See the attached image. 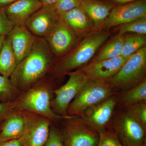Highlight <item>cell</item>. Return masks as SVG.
<instances>
[{
	"label": "cell",
	"instance_id": "ac0fdd59",
	"mask_svg": "<svg viewBox=\"0 0 146 146\" xmlns=\"http://www.w3.org/2000/svg\"><path fill=\"white\" fill-rule=\"evenodd\" d=\"M24 127L22 114L15 110L0 125V142L21 138L23 134Z\"/></svg>",
	"mask_w": 146,
	"mask_h": 146
},
{
	"label": "cell",
	"instance_id": "5bb4252c",
	"mask_svg": "<svg viewBox=\"0 0 146 146\" xmlns=\"http://www.w3.org/2000/svg\"><path fill=\"white\" fill-rule=\"evenodd\" d=\"M130 56H120L99 61H92L80 69L89 80L108 81L119 72Z\"/></svg>",
	"mask_w": 146,
	"mask_h": 146
},
{
	"label": "cell",
	"instance_id": "3957f363",
	"mask_svg": "<svg viewBox=\"0 0 146 146\" xmlns=\"http://www.w3.org/2000/svg\"><path fill=\"white\" fill-rule=\"evenodd\" d=\"M56 88L55 81L49 76H46L31 88L21 92L13 102L14 109L34 112L46 117L53 122H59L68 117L57 115L52 108L51 102Z\"/></svg>",
	"mask_w": 146,
	"mask_h": 146
},
{
	"label": "cell",
	"instance_id": "30bf717a",
	"mask_svg": "<svg viewBox=\"0 0 146 146\" xmlns=\"http://www.w3.org/2000/svg\"><path fill=\"white\" fill-rule=\"evenodd\" d=\"M78 36L63 22L58 20L44 38L56 59L68 53L78 42Z\"/></svg>",
	"mask_w": 146,
	"mask_h": 146
},
{
	"label": "cell",
	"instance_id": "9c48e42d",
	"mask_svg": "<svg viewBox=\"0 0 146 146\" xmlns=\"http://www.w3.org/2000/svg\"><path fill=\"white\" fill-rule=\"evenodd\" d=\"M20 112L25 124L22 146H44L49 136L52 121L34 112Z\"/></svg>",
	"mask_w": 146,
	"mask_h": 146
},
{
	"label": "cell",
	"instance_id": "7a4b0ae2",
	"mask_svg": "<svg viewBox=\"0 0 146 146\" xmlns=\"http://www.w3.org/2000/svg\"><path fill=\"white\" fill-rule=\"evenodd\" d=\"M110 36L103 30L94 31L77 42L63 57L56 59L48 74L55 81L62 79L68 73L86 65L99 48Z\"/></svg>",
	"mask_w": 146,
	"mask_h": 146
},
{
	"label": "cell",
	"instance_id": "6da1fadb",
	"mask_svg": "<svg viewBox=\"0 0 146 146\" xmlns=\"http://www.w3.org/2000/svg\"><path fill=\"white\" fill-rule=\"evenodd\" d=\"M56 59L44 38H36L31 51L16 66L11 81L21 92L46 76Z\"/></svg>",
	"mask_w": 146,
	"mask_h": 146
},
{
	"label": "cell",
	"instance_id": "e575fe53",
	"mask_svg": "<svg viewBox=\"0 0 146 146\" xmlns=\"http://www.w3.org/2000/svg\"><path fill=\"white\" fill-rule=\"evenodd\" d=\"M6 36H5V35H0V54H1L3 44L4 42Z\"/></svg>",
	"mask_w": 146,
	"mask_h": 146
},
{
	"label": "cell",
	"instance_id": "e0dca14e",
	"mask_svg": "<svg viewBox=\"0 0 146 146\" xmlns=\"http://www.w3.org/2000/svg\"><path fill=\"white\" fill-rule=\"evenodd\" d=\"M59 20L67 25L78 36L95 31L94 24L81 7L58 14Z\"/></svg>",
	"mask_w": 146,
	"mask_h": 146
},
{
	"label": "cell",
	"instance_id": "7402d4cb",
	"mask_svg": "<svg viewBox=\"0 0 146 146\" xmlns=\"http://www.w3.org/2000/svg\"><path fill=\"white\" fill-rule=\"evenodd\" d=\"M124 35L118 33L110 39L92 61H99L122 56Z\"/></svg>",
	"mask_w": 146,
	"mask_h": 146
},
{
	"label": "cell",
	"instance_id": "ffe728a7",
	"mask_svg": "<svg viewBox=\"0 0 146 146\" xmlns=\"http://www.w3.org/2000/svg\"><path fill=\"white\" fill-rule=\"evenodd\" d=\"M17 62L9 38L6 36L0 54V74L9 78L15 70Z\"/></svg>",
	"mask_w": 146,
	"mask_h": 146
},
{
	"label": "cell",
	"instance_id": "d6986e66",
	"mask_svg": "<svg viewBox=\"0 0 146 146\" xmlns=\"http://www.w3.org/2000/svg\"><path fill=\"white\" fill-rule=\"evenodd\" d=\"M92 21L95 30H100L113 8L112 5L97 0H81V6Z\"/></svg>",
	"mask_w": 146,
	"mask_h": 146
},
{
	"label": "cell",
	"instance_id": "d590c367",
	"mask_svg": "<svg viewBox=\"0 0 146 146\" xmlns=\"http://www.w3.org/2000/svg\"><path fill=\"white\" fill-rule=\"evenodd\" d=\"M117 2L122 3H127L132 2L136 0H114Z\"/></svg>",
	"mask_w": 146,
	"mask_h": 146
},
{
	"label": "cell",
	"instance_id": "4fadbf2b",
	"mask_svg": "<svg viewBox=\"0 0 146 146\" xmlns=\"http://www.w3.org/2000/svg\"><path fill=\"white\" fill-rule=\"evenodd\" d=\"M58 20L54 6L42 5L30 16L25 25L36 37L45 38Z\"/></svg>",
	"mask_w": 146,
	"mask_h": 146
},
{
	"label": "cell",
	"instance_id": "8d00e7d4",
	"mask_svg": "<svg viewBox=\"0 0 146 146\" xmlns=\"http://www.w3.org/2000/svg\"><path fill=\"white\" fill-rule=\"evenodd\" d=\"M0 130H1V128H0Z\"/></svg>",
	"mask_w": 146,
	"mask_h": 146
},
{
	"label": "cell",
	"instance_id": "1f68e13d",
	"mask_svg": "<svg viewBox=\"0 0 146 146\" xmlns=\"http://www.w3.org/2000/svg\"><path fill=\"white\" fill-rule=\"evenodd\" d=\"M22 137L16 140L0 142V146H22Z\"/></svg>",
	"mask_w": 146,
	"mask_h": 146
},
{
	"label": "cell",
	"instance_id": "8fae6325",
	"mask_svg": "<svg viewBox=\"0 0 146 146\" xmlns=\"http://www.w3.org/2000/svg\"><path fill=\"white\" fill-rule=\"evenodd\" d=\"M119 95L115 94L90 108L80 117L98 132L109 127L117 106Z\"/></svg>",
	"mask_w": 146,
	"mask_h": 146
},
{
	"label": "cell",
	"instance_id": "4dcf8cb0",
	"mask_svg": "<svg viewBox=\"0 0 146 146\" xmlns=\"http://www.w3.org/2000/svg\"><path fill=\"white\" fill-rule=\"evenodd\" d=\"M13 102H0V125L13 110Z\"/></svg>",
	"mask_w": 146,
	"mask_h": 146
},
{
	"label": "cell",
	"instance_id": "8992f818",
	"mask_svg": "<svg viewBox=\"0 0 146 146\" xmlns=\"http://www.w3.org/2000/svg\"><path fill=\"white\" fill-rule=\"evenodd\" d=\"M59 129L64 146H96L99 140L98 132L81 117L70 116L60 121Z\"/></svg>",
	"mask_w": 146,
	"mask_h": 146
},
{
	"label": "cell",
	"instance_id": "2e32d148",
	"mask_svg": "<svg viewBox=\"0 0 146 146\" xmlns=\"http://www.w3.org/2000/svg\"><path fill=\"white\" fill-rule=\"evenodd\" d=\"M42 6L39 0H18L4 10L13 27L25 25L30 16Z\"/></svg>",
	"mask_w": 146,
	"mask_h": 146
},
{
	"label": "cell",
	"instance_id": "484cf974",
	"mask_svg": "<svg viewBox=\"0 0 146 146\" xmlns=\"http://www.w3.org/2000/svg\"><path fill=\"white\" fill-rule=\"evenodd\" d=\"M123 108L146 129V101L139 102Z\"/></svg>",
	"mask_w": 146,
	"mask_h": 146
},
{
	"label": "cell",
	"instance_id": "836d02e7",
	"mask_svg": "<svg viewBox=\"0 0 146 146\" xmlns=\"http://www.w3.org/2000/svg\"><path fill=\"white\" fill-rule=\"evenodd\" d=\"M18 0H0V7L4 8Z\"/></svg>",
	"mask_w": 146,
	"mask_h": 146
},
{
	"label": "cell",
	"instance_id": "4316f807",
	"mask_svg": "<svg viewBox=\"0 0 146 146\" xmlns=\"http://www.w3.org/2000/svg\"><path fill=\"white\" fill-rule=\"evenodd\" d=\"M98 133L99 140L96 146H124L110 127L100 131Z\"/></svg>",
	"mask_w": 146,
	"mask_h": 146
},
{
	"label": "cell",
	"instance_id": "ba28073f",
	"mask_svg": "<svg viewBox=\"0 0 146 146\" xmlns=\"http://www.w3.org/2000/svg\"><path fill=\"white\" fill-rule=\"evenodd\" d=\"M66 75L69 76L68 81L54 89V96L51 102L53 111L64 117L70 116L67 112L70 104L89 79L80 69L70 72Z\"/></svg>",
	"mask_w": 146,
	"mask_h": 146
},
{
	"label": "cell",
	"instance_id": "f1b7e54d",
	"mask_svg": "<svg viewBox=\"0 0 146 146\" xmlns=\"http://www.w3.org/2000/svg\"><path fill=\"white\" fill-rule=\"evenodd\" d=\"M43 146H64L60 130L55 123H52L48 138Z\"/></svg>",
	"mask_w": 146,
	"mask_h": 146
},
{
	"label": "cell",
	"instance_id": "52a82bcc",
	"mask_svg": "<svg viewBox=\"0 0 146 146\" xmlns=\"http://www.w3.org/2000/svg\"><path fill=\"white\" fill-rule=\"evenodd\" d=\"M114 112L109 127L124 146H146V129L123 108Z\"/></svg>",
	"mask_w": 146,
	"mask_h": 146
},
{
	"label": "cell",
	"instance_id": "7c38bea8",
	"mask_svg": "<svg viewBox=\"0 0 146 146\" xmlns=\"http://www.w3.org/2000/svg\"><path fill=\"white\" fill-rule=\"evenodd\" d=\"M146 16V0H138L112 9L100 30L120 26Z\"/></svg>",
	"mask_w": 146,
	"mask_h": 146
},
{
	"label": "cell",
	"instance_id": "f546056e",
	"mask_svg": "<svg viewBox=\"0 0 146 146\" xmlns=\"http://www.w3.org/2000/svg\"><path fill=\"white\" fill-rule=\"evenodd\" d=\"M13 28V26L7 17L3 8L0 7V35L7 36Z\"/></svg>",
	"mask_w": 146,
	"mask_h": 146
},
{
	"label": "cell",
	"instance_id": "44dd1931",
	"mask_svg": "<svg viewBox=\"0 0 146 146\" xmlns=\"http://www.w3.org/2000/svg\"><path fill=\"white\" fill-rule=\"evenodd\" d=\"M146 101V79L133 88L119 94L117 106L125 108Z\"/></svg>",
	"mask_w": 146,
	"mask_h": 146
},
{
	"label": "cell",
	"instance_id": "cb8c5ba5",
	"mask_svg": "<svg viewBox=\"0 0 146 146\" xmlns=\"http://www.w3.org/2000/svg\"><path fill=\"white\" fill-rule=\"evenodd\" d=\"M21 92L13 85L9 78L0 74V102H13L18 98Z\"/></svg>",
	"mask_w": 146,
	"mask_h": 146
},
{
	"label": "cell",
	"instance_id": "d4e9b609",
	"mask_svg": "<svg viewBox=\"0 0 146 146\" xmlns=\"http://www.w3.org/2000/svg\"><path fill=\"white\" fill-rule=\"evenodd\" d=\"M127 33L146 35V16L119 26V34H125Z\"/></svg>",
	"mask_w": 146,
	"mask_h": 146
},
{
	"label": "cell",
	"instance_id": "83f0119b",
	"mask_svg": "<svg viewBox=\"0 0 146 146\" xmlns=\"http://www.w3.org/2000/svg\"><path fill=\"white\" fill-rule=\"evenodd\" d=\"M54 6L58 14L67 12L81 6V0H58Z\"/></svg>",
	"mask_w": 146,
	"mask_h": 146
},
{
	"label": "cell",
	"instance_id": "5b68a950",
	"mask_svg": "<svg viewBox=\"0 0 146 146\" xmlns=\"http://www.w3.org/2000/svg\"><path fill=\"white\" fill-rule=\"evenodd\" d=\"M108 81L88 79L68 107V116L81 117L90 108L116 94Z\"/></svg>",
	"mask_w": 146,
	"mask_h": 146
},
{
	"label": "cell",
	"instance_id": "d6a6232c",
	"mask_svg": "<svg viewBox=\"0 0 146 146\" xmlns=\"http://www.w3.org/2000/svg\"><path fill=\"white\" fill-rule=\"evenodd\" d=\"M42 3V5L53 6L54 5L58 0H39Z\"/></svg>",
	"mask_w": 146,
	"mask_h": 146
},
{
	"label": "cell",
	"instance_id": "9a60e30c",
	"mask_svg": "<svg viewBox=\"0 0 146 146\" xmlns=\"http://www.w3.org/2000/svg\"><path fill=\"white\" fill-rule=\"evenodd\" d=\"M7 36L10 40L18 64L31 51L37 38L25 25L13 27Z\"/></svg>",
	"mask_w": 146,
	"mask_h": 146
},
{
	"label": "cell",
	"instance_id": "277c9868",
	"mask_svg": "<svg viewBox=\"0 0 146 146\" xmlns=\"http://www.w3.org/2000/svg\"><path fill=\"white\" fill-rule=\"evenodd\" d=\"M146 48L131 56L119 72L108 81L115 94H119L146 79Z\"/></svg>",
	"mask_w": 146,
	"mask_h": 146
},
{
	"label": "cell",
	"instance_id": "603a6c76",
	"mask_svg": "<svg viewBox=\"0 0 146 146\" xmlns=\"http://www.w3.org/2000/svg\"><path fill=\"white\" fill-rule=\"evenodd\" d=\"M146 37L141 35H124L123 46L122 56L128 57L146 47Z\"/></svg>",
	"mask_w": 146,
	"mask_h": 146
}]
</instances>
